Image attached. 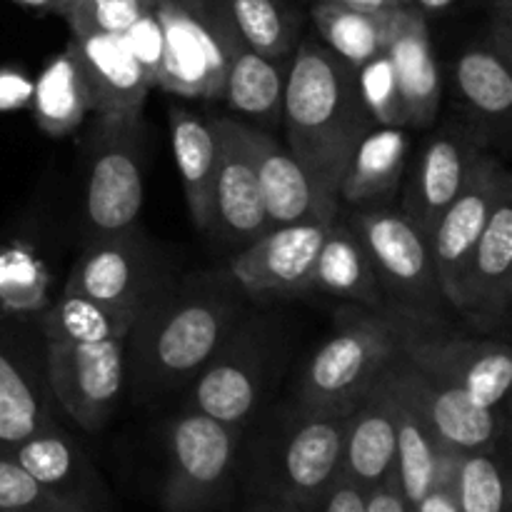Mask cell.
I'll list each match as a JSON object with an SVG mask.
<instances>
[{
	"label": "cell",
	"instance_id": "cell-1",
	"mask_svg": "<svg viewBox=\"0 0 512 512\" xmlns=\"http://www.w3.org/2000/svg\"><path fill=\"white\" fill-rule=\"evenodd\" d=\"M283 123L290 153L333 200L360 140L378 128L358 93L355 68L310 40L300 43L290 63Z\"/></svg>",
	"mask_w": 512,
	"mask_h": 512
},
{
	"label": "cell",
	"instance_id": "cell-2",
	"mask_svg": "<svg viewBox=\"0 0 512 512\" xmlns=\"http://www.w3.org/2000/svg\"><path fill=\"white\" fill-rule=\"evenodd\" d=\"M233 308L218 295H178L148 303L135 320V373L148 390L195 378L230 338Z\"/></svg>",
	"mask_w": 512,
	"mask_h": 512
},
{
	"label": "cell",
	"instance_id": "cell-3",
	"mask_svg": "<svg viewBox=\"0 0 512 512\" xmlns=\"http://www.w3.org/2000/svg\"><path fill=\"white\" fill-rule=\"evenodd\" d=\"M153 10L165 40L155 85L183 98H223L230 60L243 40L220 0H163Z\"/></svg>",
	"mask_w": 512,
	"mask_h": 512
},
{
	"label": "cell",
	"instance_id": "cell-4",
	"mask_svg": "<svg viewBox=\"0 0 512 512\" xmlns=\"http://www.w3.org/2000/svg\"><path fill=\"white\" fill-rule=\"evenodd\" d=\"M398 358L395 325L350 318L310 358L300 380V408L350 413Z\"/></svg>",
	"mask_w": 512,
	"mask_h": 512
},
{
	"label": "cell",
	"instance_id": "cell-5",
	"mask_svg": "<svg viewBox=\"0 0 512 512\" xmlns=\"http://www.w3.org/2000/svg\"><path fill=\"white\" fill-rule=\"evenodd\" d=\"M240 428L190 410L165 435L168 468L160 500L168 512H210L223 503L238 458Z\"/></svg>",
	"mask_w": 512,
	"mask_h": 512
},
{
	"label": "cell",
	"instance_id": "cell-6",
	"mask_svg": "<svg viewBox=\"0 0 512 512\" xmlns=\"http://www.w3.org/2000/svg\"><path fill=\"white\" fill-rule=\"evenodd\" d=\"M348 415L340 410L300 408L270 455L263 500L295 510L323 493L340 475Z\"/></svg>",
	"mask_w": 512,
	"mask_h": 512
},
{
	"label": "cell",
	"instance_id": "cell-7",
	"mask_svg": "<svg viewBox=\"0 0 512 512\" xmlns=\"http://www.w3.org/2000/svg\"><path fill=\"white\" fill-rule=\"evenodd\" d=\"M395 335L400 358L428 378L463 390L468 398L490 410H498L508 398L512 350L505 343L418 333L408 323L395 325Z\"/></svg>",
	"mask_w": 512,
	"mask_h": 512
},
{
	"label": "cell",
	"instance_id": "cell-8",
	"mask_svg": "<svg viewBox=\"0 0 512 512\" xmlns=\"http://www.w3.org/2000/svg\"><path fill=\"white\" fill-rule=\"evenodd\" d=\"M350 228L363 243L383 293L395 295L410 310L433 308L443 298L430 238L413 220L388 208H373L355 213Z\"/></svg>",
	"mask_w": 512,
	"mask_h": 512
},
{
	"label": "cell",
	"instance_id": "cell-9",
	"mask_svg": "<svg viewBox=\"0 0 512 512\" xmlns=\"http://www.w3.org/2000/svg\"><path fill=\"white\" fill-rule=\"evenodd\" d=\"M125 340L45 343V380L60 408L83 430L108 423L125 378Z\"/></svg>",
	"mask_w": 512,
	"mask_h": 512
},
{
	"label": "cell",
	"instance_id": "cell-10",
	"mask_svg": "<svg viewBox=\"0 0 512 512\" xmlns=\"http://www.w3.org/2000/svg\"><path fill=\"white\" fill-rule=\"evenodd\" d=\"M98 120V145L85 190V213L95 238L133 228L143 203L140 120Z\"/></svg>",
	"mask_w": 512,
	"mask_h": 512
},
{
	"label": "cell",
	"instance_id": "cell-11",
	"mask_svg": "<svg viewBox=\"0 0 512 512\" xmlns=\"http://www.w3.org/2000/svg\"><path fill=\"white\" fill-rule=\"evenodd\" d=\"M512 185L510 173L493 158L480 150L478 158L470 165L465 183L453 203L445 208L430 235L435 275H438L440 293L445 300L455 303L460 280L470 253L493 213L500 195Z\"/></svg>",
	"mask_w": 512,
	"mask_h": 512
},
{
	"label": "cell",
	"instance_id": "cell-12",
	"mask_svg": "<svg viewBox=\"0 0 512 512\" xmlns=\"http://www.w3.org/2000/svg\"><path fill=\"white\" fill-rule=\"evenodd\" d=\"M388 378L418 408L438 438L440 448L458 450V453L495 450V443L503 433V418L498 410L483 408L463 390L428 378L408 360L400 358V353L388 365Z\"/></svg>",
	"mask_w": 512,
	"mask_h": 512
},
{
	"label": "cell",
	"instance_id": "cell-13",
	"mask_svg": "<svg viewBox=\"0 0 512 512\" xmlns=\"http://www.w3.org/2000/svg\"><path fill=\"white\" fill-rule=\"evenodd\" d=\"M218 135V168L213 183V230L228 243L250 245L268 233L253 155L245 140V123L213 118Z\"/></svg>",
	"mask_w": 512,
	"mask_h": 512
},
{
	"label": "cell",
	"instance_id": "cell-14",
	"mask_svg": "<svg viewBox=\"0 0 512 512\" xmlns=\"http://www.w3.org/2000/svg\"><path fill=\"white\" fill-rule=\"evenodd\" d=\"M245 140L253 155L268 228L300 223H330L338 215V200L320 193L303 165L265 130L245 125Z\"/></svg>",
	"mask_w": 512,
	"mask_h": 512
},
{
	"label": "cell",
	"instance_id": "cell-15",
	"mask_svg": "<svg viewBox=\"0 0 512 512\" xmlns=\"http://www.w3.org/2000/svg\"><path fill=\"white\" fill-rule=\"evenodd\" d=\"M330 223L270 228L233 260V278L250 295L305 293L310 290L315 258Z\"/></svg>",
	"mask_w": 512,
	"mask_h": 512
},
{
	"label": "cell",
	"instance_id": "cell-16",
	"mask_svg": "<svg viewBox=\"0 0 512 512\" xmlns=\"http://www.w3.org/2000/svg\"><path fill=\"white\" fill-rule=\"evenodd\" d=\"M73 53L83 73L90 110L103 120H140L153 80L148 78L123 35L73 33Z\"/></svg>",
	"mask_w": 512,
	"mask_h": 512
},
{
	"label": "cell",
	"instance_id": "cell-17",
	"mask_svg": "<svg viewBox=\"0 0 512 512\" xmlns=\"http://www.w3.org/2000/svg\"><path fill=\"white\" fill-rule=\"evenodd\" d=\"M150 258L130 230L100 235L80 253L70 270L65 293L83 295L103 305L143 313L150 303Z\"/></svg>",
	"mask_w": 512,
	"mask_h": 512
},
{
	"label": "cell",
	"instance_id": "cell-18",
	"mask_svg": "<svg viewBox=\"0 0 512 512\" xmlns=\"http://www.w3.org/2000/svg\"><path fill=\"white\" fill-rule=\"evenodd\" d=\"M512 185L495 203L460 280L455 308L493 325L505 318L512 295Z\"/></svg>",
	"mask_w": 512,
	"mask_h": 512
},
{
	"label": "cell",
	"instance_id": "cell-19",
	"mask_svg": "<svg viewBox=\"0 0 512 512\" xmlns=\"http://www.w3.org/2000/svg\"><path fill=\"white\" fill-rule=\"evenodd\" d=\"M390 63L400 93V115L405 125H430L440 108V70L430 45L428 20L415 5H398L393 10V30L388 40Z\"/></svg>",
	"mask_w": 512,
	"mask_h": 512
},
{
	"label": "cell",
	"instance_id": "cell-20",
	"mask_svg": "<svg viewBox=\"0 0 512 512\" xmlns=\"http://www.w3.org/2000/svg\"><path fill=\"white\" fill-rule=\"evenodd\" d=\"M263 373V353L253 338L240 335L233 340L230 335L195 375L193 410L240 428L258 405Z\"/></svg>",
	"mask_w": 512,
	"mask_h": 512
},
{
	"label": "cell",
	"instance_id": "cell-21",
	"mask_svg": "<svg viewBox=\"0 0 512 512\" xmlns=\"http://www.w3.org/2000/svg\"><path fill=\"white\" fill-rule=\"evenodd\" d=\"M8 453L35 483L65 505L78 512H98L100 500L105 498L103 483L93 463L58 423L45 425Z\"/></svg>",
	"mask_w": 512,
	"mask_h": 512
},
{
	"label": "cell",
	"instance_id": "cell-22",
	"mask_svg": "<svg viewBox=\"0 0 512 512\" xmlns=\"http://www.w3.org/2000/svg\"><path fill=\"white\" fill-rule=\"evenodd\" d=\"M480 143L463 128L440 130L425 145L420 163L403 200V215L425 235H433L440 215L460 193L470 165L478 158Z\"/></svg>",
	"mask_w": 512,
	"mask_h": 512
},
{
	"label": "cell",
	"instance_id": "cell-23",
	"mask_svg": "<svg viewBox=\"0 0 512 512\" xmlns=\"http://www.w3.org/2000/svg\"><path fill=\"white\" fill-rule=\"evenodd\" d=\"M395 450V410L388 385L380 375L370 393L350 410L340 475L368 493L395 470Z\"/></svg>",
	"mask_w": 512,
	"mask_h": 512
},
{
	"label": "cell",
	"instance_id": "cell-24",
	"mask_svg": "<svg viewBox=\"0 0 512 512\" xmlns=\"http://www.w3.org/2000/svg\"><path fill=\"white\" fill-rule=\"evenodd\" d=\"M55 423L43 383L18 343V333L0 320V448L10 450Z\"/></svg>",
	"mask_w": 512,
	"mask_h": 512
},
{
	"label": "cell",
	"instance_id": "cell-25",
	"mask_svg": "<svg viewBox=\"0 0 512 512\" xmlns=\"http://www.w3.org/2000/svg\"><path fill=\"white\" fill-rule=\"evenodd\" d=\"M170 143L190 215L200 230H213V183L218 168V135L213 120L208 123L183 108L170 110Z\"/></svg>",
	"mask_w": 512,
	"mask_h": 512
},
{
	"label": "cell",
	"instance_id": "cell-26",
	"mask_svg": "<svg viewBox=\"0 0 512 512\" xmlns=\"http://www.w3.org/2000/svg\"><path fill=\"white\" fill-rule=\"evenodd\" d=\"M408 135L403 128H373L350 158L338 188V200L353 205H378L395 198L403 180Z\"/></svg>",
	"mask_w": 512,
	"mask_h": 512
},
{
	"label": "cell",
	"instance_id": "cell-27",
	"mask_svg": "<svg viewBox=\"0 0 512 512\" xmlns=\"http://www.w3.org/2000/svg\"><path fill=\"white\" fill-rule=\"evenodd\" d=\"M313 288L335 298L353 300V303H383L378 275L350 223H338L333 218V223L325 230L313 275H310V290Z\"/></svg>",
	"mask_w": 512,
	"mask_h": 512
},
{
	"label": "cell",
	"instance_id": "cell-28",
	"mask_svg": "<svg viewBox=\"0 0 512 512\" xmlns=\"http://www.w3.org/2000/svg\"><path fill=\"white\" fill-rule=\"evenodd\" d=\"M383 378L395 410V438H398L395 475H398L405 503L408 508H413L425 498V493L433 488L435 478H438L440 443L423 415L418 413V408L410 403L408 395L395 388L393 380L388 378V370L383 373Z\"/></svg>",
	"mask_w": 512,
	"mask_h": 512
},
{
	"label": "cell",
	"instance_id": "cell-29",
	"mask_svg": "<svg viewBox=\"0 0 512 512\" xmlns=\"http://www.w3.org/2000/svg\"><path fill=\"white\" fill-rule=\"evenodd\" d=\"M290 63L288 55L270 58L243 45L230 60L223 98L240 113L253 115L263 123H280Z\"/></svg>",
	"mask_w": 512,
	"mask_h": 512
},
{
	"label": "cell",
	"instance_id": "cell-30",
	"mask_svg": "<svg viewBox=\"0 0 512 512\" xmlns=\"http://www.w3.org/2000/svg\"><path fill=\"white\" fill-rule=\"evenodd\" d=\"M30 108H33L38 128L53 138L73 133L88 115V90H85L83 73H80L78 58L70 43L63 53L55 55L45 65V70L33 83Z\"/></svg>",
	"mask_w": 512,
	"mask_h": 512
},
{
	"label": "cell",
	"instance_id": "cell-31",
	"mask_svg": "<svg viewBox=\"0 0 512 512\" xmlns=\"http://www.w3.org/2000/svg\"><path fill=\"white\" fill-rule=\"evenodd\" d=\"M393 10H358L333 3H315L313 20L320 38L325 40V48L358 70L388 48Z\"/></svg>",
	"mask_w": 512,
	"mask_h": 512
},
{
	"label": "cell",
	"instance_id": "cell-32",
	"mask_svg": "<svg viewBox=\"0 0 512 512\" xmlns=\"http://www.w3.org/2000/svg\"><path fill=\"white\" fill-rule=\"evenodd\" d=\"M448 485L460 512H505L508 510V485L493 450L440 448L438 478Z\"/></svg>",
	"mask_w": 512,
	"mask_h": 512
},
{
	"label": "cell",
	"instance_id": "cell-33",
	"mask_svg": "<svg viewBox=\"0 0 512 512\" xmlns=\"http://www.w3.org/2000/svg\"><path fill=\"white\" fill-rule=\"evenodd\" d=\"M138 313L103 305L83 295L63 293V298L43 313L45 343H103L125 340L133 330Z\"/></svg>",
	"mask_w": 512,
	"mask_h": 512
},
{
	"label": "cell",
	"instance_id": "cell-34",
	"mask_svg": "<svg viewBox=\"0 0 512 512\" xmlns=\"http://www.w3.org/2000/svg\"><path fill=\"white\" fill-rule=\"evenodd\" d=\"M220 5L243 45L270 58L290 55L298 20L285 0H220Z\"/></svg>",
	"mask_w": 512,
	"mask_h": 512
},
{
	"label": "cell",
	"instance_id": "cell-35",
	"mask_svg": "<svg viewBox=\"0 0 512 512\" xmlns=\"http://www.w3.org/2000/svg\"><path fill=\"white\" fill-rule=\"evenodd\" d=\"M460 98L488 120H505L512 105V73L508 60L493 48H470L455 68Z\"/></svg>",
	"mask_w": 512,
	"mask_h": 512
},
{
	"label": "cell",
	"instance_id": "cell-36",
	"mask_svg": "<svg viewBox=\"0 0 512 512\" xmlns=\"http://www.w3.org/2000/svg\"><path fill=\"white\" fill-rule=\"evenodd\" d=\"M355 78H358L360 98H363L368 113L373 115L375 125L378 128H403L398 80H395L388 53L375 55L368 63L360 65L355 70Z\"/></svg>",
	"mask_w": 512,
	"mask_h": 512
},
{
	"label": "cell",
	"instance_id": "cell-37",
	"mask_svg": "<svg viewBox=\"0 0 512 512\" xmlns=\"http://www.w3.org/2000/svg\"><path fill=\"white\" fill-rule=\"evenodd\" d=\"M0 512H78L40 483H35L13 460L8 450L0 448Z\"/></svg>",
	"mask_w": 512,
	"mask_h": 512
},
{
	"label": "cell",
	"instance_id": "cell-38",
	"mask_svg": "<svg viewBox=\"0 0 512 512\" xmlns=\"http://www.w3.org/2000/svg\"><path fill=\"white\" fill-rule=\"evenodd\" d=\"M148 8V0H75L65 20L70 33L123 35Z\"/></svg>",
	"mask_w": 512,
	"mask_h": 512
},
{
	"label": "cell",
	"instance_id": "cell-39",
	"mask_svg": "<svg viewBox=\"0 0 512 512\" xmlns=\"http://www.w3.org/2000/svg\"><path fill=\"white\" fill-rule=\"evenodd\" d=\"M43 285L38 258L18 248L0 253V300L13 308H35L43 300Z\"/></svg>",
	"mask_w": 512,
	"mask_h": 512
},
{
	"label": "cell",
	"instance_id": "cell-40",
	"mask_svg": "<svg viewBox=\"0 0 512 512\" xmlns=\"http://www.w3.org/2000/svg\"><path fill=\"white\" fill-rule=\"evenodd\" d=\"M125 45L130 48V53L135 55V60L140 63V68L148 73V78L158 80L160 73V63H163V48H165V40H163V28H160V20L155 15L153 8L145 10L133 25L123 33Z\"/></svg>",
	"mask_w": 512,
	"mask_h": 512
},
{
	"label": "cell",
	"instance_id": "cell-41",
	"mask_svg": "<svg viewBox=\"0 0 512 512\" xmlns=\"http://www.w3.org/2000/svg\"><path fill=\"white\" fill-rule=\"evenodd\" d=\"M288 512H365V490L338 475L323 493Z\"/></svg>",
	"mask_w": 512,
	"mask_h": 512
},
{
	"label": "cell",
	"instance_id": "cell-42",
	"mask_svg": "<svg viewBox=\"0 0 512 512\" xmlns=\"http://www.w3.org/2000/svg\"><path fill=\"white\" fill-rule=\"evenodd\" d=\"M30 95H33V80L25 78V73L13 68L0 70V113L23 108L30 103Z\"/></svg>",
	"mask_w": 512,
	"mask_h": 512
},
{
	"label": "cell",
	"instance_id": "cell-43",
	"mask_svg": "<svg viewBox=\"0 0 512 512\" xmlns=\"http://www.w3.org/2000/svg\"><path fill=\"white\" fill-rule=\"evenodd\" d=\"M490 10H493L490 48L512 63V0H490Z\"/></svg>",
	"mask_w": 512,
	"mask_h": 512
},
{
	"label": "cell",
	"instance_id": "cell-44",
	"mask_svg": "<svg viewBox=\"0 0 512 512\" xmlns=\"http://www.w3.org/2000/svg\"><path fill=\"white\" fill-rule=\"evenodd\" d=\"M365 512H410L408 503H405L403 490H400L395 470L378 485V488L365 493Z\"/></svg>",
	"mask_w": 512,
	"mask_h": 512
},
{
	"label": "cell",
	"instance_id": "cell-45",
	"mask_svg": "<svg viewBox=\"0 0 512 512\" xmlns=\"http://www.w3.org/2000/svg\"><path fill=\"white\" fill-rule=\"evenodd\" d=\"M410 512H460V508L453 500V495H450L448 485L443 480H435L433 488L425 493V498L418 505L410 508Z\"/></svg>",
	"mask_w": 512,
	"mask_h": 512
},
{
	"label": "cell",
	"instance_id": "cell-46",
	"mask_svg": "<svg viewBox=\"0 0 512 512\" xmlns=\"http://www.w3.org/2000/svg\"><path fill=\"white\" fill-rule=\"evenodd\" d=\"M315 3H333L358 10H393L398 5H403L400 0H315Z\"/></svg>",
	"mask_w": 512,
	"mask_h": 512
},
{
	"label": "cell",
	"instance_id": "cell-47",
	"mask_svg": "<svg viewBox=\"0 0 512 512\" xmlns=\"http://www.w3.org/2000/svg\"><path fill=\"white\" fill-rule=\"evenodd\" d=\"M13 3L25 5V8H35V10H45V13H55V15H68L70 8H73L75 0H13Z\"/></svg>",
	"mask_w": 512,
	"mask_h": 512
},
{
	"label": "cell",
	"instance_id": "cell-48",
	"mask_svg": "<svg viewBox=\"0 0 512 512\" xmlns=\"http://www.w3.org/2000/svg\"><path fill=\"white\" fill-rule=\"evenodd\" d=\"M418 10H423L425 15H435V13H443L448 10L455 0H410Z\"/></svg>",
	"mask_w": 512,
	"mask_h": 512
},
{
	"label": "cell",
	"instance_id": "cell-49",
	"mask_svg": "<svg viewBox=\"0 0 512 512\" xmlns=\"http://www.w3.org/2000/svg\"><path fill=\"white\" fill-rule=\"evenodd\" d=\"M243 512H288V510L280 508V505H275V503H270V500H258V503L250 505V508Z\"/></svg>",
	"mask_w": 512,
	"mask_h": 512
},
{
	"label": "cell",
	"instance_id": "cell-50",
	"mask_svg": "<svg viewBox=\"0 0 512 512\" xmlns=\"http://www.w3.org/2000/svg\"><path fill=\"white\" fill-rule=\"evenodd\" d=\"M148 3H150V5H155V3H163V0H148Z\"/></svg>",
	"mask_w": 512,
	"mask_h": 512
},
{
	"label": "cell",
	"instance_id": "cell-51",
	"mask_svg": "<svg viewBox=\"0 0 512 512\" xmlns=\"http://www.w3.org/2000/svg\"><path fill=\"white\" fill-rule=\"evenodd\" d=\"M400 3H403V5H413V3H410V0H400Z\"/></svg>",
	"mask_w": 512,
	"mask_h": 512
}]
</instances>
